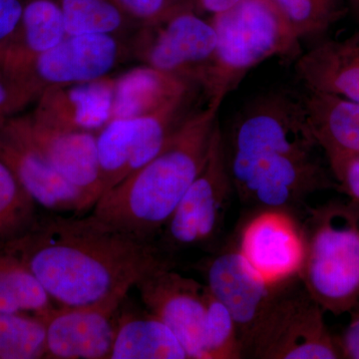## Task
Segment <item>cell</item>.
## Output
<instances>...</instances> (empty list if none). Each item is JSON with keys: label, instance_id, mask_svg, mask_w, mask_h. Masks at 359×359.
I'll return each instance as SVG.
<instances>
[{"label": "cell", "instance_id": "9a60e30c", "mask_svg": "<svg viewBox=\"0 0 359 359\" xmlns=\"http://www.w3.org/2000/svg\"><path fill=\"white\" fill-rule=\"evenodd\" d=\"M127 53L115 35H67L40 54L26 68L25 79L39 92L63 85L84 83L110 76Z\"/></svg>", "mask_w": 359, "mask_h": 359}, {"label": "cell", "instance_id": "7402d4cb", "mask_svg": "<svg viewBox=\"0 0 359 359\" xmlns=\"http://www.w3.org/2000/svg\"><path fill=\"white\" fill-rule=\"evenodd\" d=\"M66 36L57 0H25L20 32L6 52L4 63L9 70L23 75L35 57L53 48Z\"/></svg>", "mask_w": 359, "mask_h": 359}, {"label": "cell", "instance_id": "9c48e42d", "mask_svg": "<svg viewBox=\"0 0 359 359\" xmlns=\"http://www.w3.org/2000/svg\"><path fill=\"white\" fill-rule=\"evenodd\" d=\"M233 191L257 209L294 210L318 191L337 188L316 155L228 159Z\"/></svg>", "mask_w": 359, "mask_h": 359}, {"label": "cell", "instance_id": "836d02e7", "mask_svg": "<svg viewBox=\"0 0 359 359\" xmlns=\"http://www.w3.org/2000/svg\"><path fill=\"white\" fill-rule=\"evenodd\" d=\"M351 320L341 334L337 335L342 358L359 359V304L349 311Z\"/></svg>", "mask_w": 359, "mask_h": 359}, {"label": "cell", "instance_id": "8fae6325", "mask_svg": "<svg viewBox=\"0 0 359 359\" xmlns=\"http://www.w3.org/2000/svg\"><path fill=\"white\" fill-rule=\"evenodd\" d=\"M241 256L269 287L302 280L306 259L304 224L285 209H257L238 233Z\"/></svg>", "mask_w": 359, "mask_h": 359}, {"label": "cell", "instance_id": "44dd1931", "mask_svg": "<svg viewBox=\"0 0 359 359\" xmlns=\"http://www.w3.org/2000/svg\"><path fill=\"white\" fill-rule=\"evenodd\" d=\"M302 101L309 128L325 157L359 155V103L309 91Z\"/></svg>", "mask_w": 359, "mask_h": 359}, {"label": "cell", "instance_id": "484cf974", "mask_svg": "<svg viewBox=\"0 0 359 359\" xmlns=\"http://www.w3.org/2000/svg\"><path fill=\"white\" fill-rule=\"evenodd\" d=\"M40 215L39 205L0 157V249L27 235Z\"/></svg>", "mask_w": 359, "mask_h": 359}, {"label": "cell", "instance_id": "277c9868", "mask_svg": "<svg viewBox=\"0 0 359 359\" xmlns=\"http://www.w3.org/2000/svg\"><path fill=\"white\" fill-rule=\"evenodd\" d=\"M304 229V287L325 313H349L359 304V208L330 201L309 209Z\"/></svg>", "mask_w": 359, "mask_h": 359}, {"label": "cell", "instance_id": "603a6c76", "mask_svg": "<svg viewBox=\"0 0 359 359\" xmlns=\"http://www.w3.org/2000/svg\"><path fill=\"white\" fill-rule=\"evenodd\" d=\"M109 359H189L172 330L157 316L117 314V330Z\"/></svg>", "mask_w": 359, "mask_h": 359}, {"label": "cell", "instance_id": "3957f363", "mask_svg": "<svg viewBox=\"0 0 359 359\" xmlns=\"http://www.w3.org/2000/svg\"><path fill=\"white\" fill-rule=\"evenodd\" d=\"M210 20L216 32V50L201 86L209 104L222 105L264 61L301 55V40L273 0H244Z\"/></svg>", "mask_w": 359, "mask_h": 359}, {"label": "cell", "instance_id": "d590c367", "mask_svg": "<svg viewBox=\"0 0 359 359\" xmlns=\"http://www.w3.org/2000/svg\"><path fill=\"white\" fill-rule=\"evenodd\" d=\"M349 6L351 7V11L359 18V0H348Z\"/></svg>", "mask_w": 359, "mask_h": 359}, {"label": "cell", "instance_id": "ffe728a7", "mask_svg": "<svg viewBox=\"0 0 359 359\" xmlns=\"http://www.w3.org/2000/svg\"><path fill=\"white\" fill-rule=\"evenodd\" d=\"M196 84L148 65L115 78L112 119L151 114L191 93Z\"/></svg>", "mask_w": 359, "mask_h": 359}, {"label": "cell", "instance_id": "30bf717a", "mask_svg": "<svg viewBox=\"0 0 359 359\" xmlns=\"http://www.w3.org/2000/svg\"><path fill=\"white\" fill-rule=\"evenodd\" d=\"M211 20L186 8L137 30L135 55L142 63L202 86L216 50Z\"/></svg>", "mask_w": 359, "mask_h": 359}, {"label": "cell", "instance_id": "6da1fadb", "mask_svg": "<svg viewBox=\"0 0 359 359\" xmlns=\"http://www.w3.org/2000/svg\"><path fill=\"white\" fill-rule=\"evenodd\" d=\"M4 249L25 264L52 301L66 308L118 311L149 271L174 266L157 243L134 237L93 212L41 214L27 235Z\"/></svg>", "mask_w": 359, "mask_h": 359}, {"label": "cell", "instance_id": "e575fe53", "mask_svg": "<svg viewBox=\"0 0 359 359\" xmlns=\"http://www.w3.org/2000/svg\"><path fill=\"white\" fill-rule=\"evenodd\" d=\"M190 1L196 13L210 14L212 18L233 8L244 0H190Z\"/></svg>", "mask_w": 359, "mask_h": 359}, {"label": "cell", "instance_id": "f546056e", "mask_svg": "<svg viewBox=\"0 0 359 359\" xmlns=\"http://www.w3.org/2000/svg\"><path fill=\"white\" fill-rule=\"evenodd\" d=\"M114 1L141 27L161 22L183 9L192 8L190 0H114Z\"/></svg>", "mask_w": 359, "mask_h": 359}, {"label": "cell", "instance_id": "2e32d148", "mask_svg": "<svg viewBox=\"0 0 359 359\" xmlns=\"http://www.w3.org/2000/svg\"><path fill=\"white\" fill-rule=\"evenodd\" d=\"M118 311L55 306L43 316L45 358L109 359L117 330Z\"/></svg>", "mask_w": 359, "mask_h": 359}, {"label": "cell", "instance_id": "7c38bea8", "mask_svg": "<svg viewBox=\"0 0 359 359\" xmlns=\"http://www.w3.org/2000/svg\"><path fill=\"white\" fill-rule=\"evenodd\" d=\"M198 269L205 287L230 311L237 323L245 358L280 287L266 285L241 256L235 243L205 259Z\"/></svg>", "mask_w": 359, "mask_h": 359}, {"label": "cell", "instance_id": "4fadbf2b", "mask_svg": "<svg viewBox=\"0 0 359 359\" xmlns=\"http://www.w3.org/2000/svg\"><path fill=\"white\" fill-rule=\"evenodd\" d=\"M0 130L34 151L96 204L101 197L97 134L53 128L32 115L13 116Z\"/></svg>", "mask_w": 359, "mask_h": 359}, {"label": "cell", "instance_id": "e0dca14e", "mask_svg": "<svg viewBox=\"0 0 359 359\" xmlns=\"http://www.w3.org/2000/svg\"><path fill=\"white\" fill-rule=\"evenodd\" d=\"M115 78L45 89L32 113L53 128L98 134L112 120Z\"/></svg>", "mask_w": 359, "mask_h": 359}, {"label": "cell", "instance_id": "5bb4252c", "mask_svg": "<svg viewBox=\"0 0 359 359\" xmlns=\"http://www.w3.org/2000/svg\"><path fill=\"white\" fill-rule=\"evenodd\" d=\"M135 287L147 311L176 335L189 359H204L205 285L165 266L149 271Z\"/></svg>", "mask_w": 359, "mask_h": 359}, {"label": "cell", "instance_id": "4316f807", "mask_svg": "<svg viewBox=\"0 0 359 359\" xmlns=\"http://www.w3.org/2000/svg\"><path fill=\"white\" fill-rule=\"evenodd\" d=\"M43 318L27 313H0V359L45 358Z\"/></svg>", "mask_w": 359, "mask_h": 359}, {"label": "cell", "instance_id": "52a82bcc", "mask_svg": "<svg viewBox=\"0 0 359 359\" xmlns=\"http://www.w3.org/2000/svg\"><path fill=\"white\" fill-rule=\"evenodd\" d=\"M233 191L219 121L204 166L160 233L157 244L163 252L172 257L179 250L212 244L223 228Z\"/></svg>", "mask_w": 359, "mask_h": 359}, {"label": "cell", "instance_id": "ac0fdd59", "mask_svg": "<svg viewBox=\"0 0 359 359\" xmlns=\"http://www.w3.org/2000/svg\"><path fill=\"white\" fill-rule=\"evenodd\" d=\"M0 157L23 188L46 211L84 215L93 209L91 198L58 173L39 154L0 130Z\"/></svg>", "mask_w": 359, "mask_h": 359}, {"label": "cell", "instance_id": "5b68a950", "mask_svg": "<svg viewBox=\"0 0 359 359\" xmlns=\"http://www.w3.org/2000/svg\"><path fill=\"white\" fill-rule=\"evenodd\" d=\"M325 313L302 280L280 287L245 358H342Z\"/></svg>", "mask_w": 359, "mask_h": 359}, {"label": "cell", "instance_id": "d6a6232c", "mask_svg": "<svg viewBox=\"0 0 359 359\" xmlns=\"http://www.w3.org/2000/svg\"><path fill=\"white\" fill-rule=\"evenodd\" d=\"M23 4L25 0H0V61L18 37Z\"/></svg>", "mask_w": 359, "mask_h": 359}, {"label": "cell", "instance_id": "7a4b0ae2", "mask_svg": "<svg viewBox=\"0 0 359 359\" xmlns=\"http://www.w3.org/2000/svg\"><path fill=\"white\" fill-rule=\"evenodd\" d=\"M219 107L208 103L193 112L159 155L101 196L92 212L134 237L157 243L204 166Z\"/></svg>", "mask_w": 359, "mask_h": 359}, {"label": "cell", "instance_id": "4dcf8cb0", "mask_svg": "<svg viewBox=\"0 0 359 359\" xmlns=\"http://www.w3.org/2000/svg\"><path fill=\"white\" fill-rule=\"evenodd\" d=\"M39 97V94L26 80L0 65V126Z\"/></svg>", "mask_w": 359, "mask_h": 359}, {"label": "cell", "instance_id": "d4e9b609", "mask_svg": "<svg viewBox=\"0 0 359 359\" xmlns=\"http://www.w3.org/2000/svg\"><path fill=\"white\" fill-rule=\"evenodd\" d=\"M67 35L105 34L120 36L138 30L132 20L114 0H57Z\"/></svg>", "mask_w": 359, "mask_h": 359}, {"label": "cell", "instance_id": "f1b7e54d", "mask_svg": "<svg viewBox=\"0 0 359 359\" xmlns=\"http://www.w3.org/2000/svg\"><path fill=\"white\" fill-rule=\"evenodd\" d=\"M238 358H243V353L237 323L230 311L208 290L204 359Z\"/></svg>", "mask_w": 359, "mask_h": 359}, {"label": "cell", "instance_id": "cb8c5ba5", "mask_svg": "<svg viewBox=\"0 0 359 359\" xmlns=\"http://www.w3.org/2000/svg\"><path fill=\"white\" fill-rule=\"evenodd\" d=\"M53 308L55 302L25 264L0 249V313L43 316Z\"/></svg>", "mask_w": 359, "mask_h": 359}, {"label": "cell", "instance_id": "ba28073f", "mask_svg": "<svg viewBox=\"0 0 359 359\" xmlns=\"http://www.w3.org/2000/svg\"><path fill=\"white\" fill-rule=\"evenodd\" d=\"M191 93L151 114L112 119L97 134L101 196L159 155L191 114Z\"/></svg>", "mask_w": 359, "mask_h": 359}, {"label": "cell", "instance_id": "d6986e66", "mask_svg": "<svg viewBox=\"0 0 359 359\" xmlns=\"http://www.w3.org/2000/svg\"><path fill=\"white\" fill-rule=\"evenodd\" d=\"M294 68L309 92L359 103V32L314 45L297 58Z\"/></svg>", "mask_w": 359, "mask_h": 359}, {"label": "cell", "instance_id": "83f0119b", "mask_svg": "<svg viewBox=\"0 0 359 359\" xmlns=\"http://www.w3.org/2000/svg\"><path fill=\"white\" fill-rule=\"evenodd\" d=\"M283 18L302 39H318L341 18L339 0H273Z\"/></svg>", "mask_w": 359, "mask_h": 359}, {"label": "cell", "instance_id": "1f68e13d", "mask_svg": "<svg viewBox=\"0 0 359 359\" xmlns=\"http://www.w3.org/2000/svg\"><path fill=\"white\" fill-rule=\"evenodd\" d=\"M327 159L337 190L359 208V155L328 156Z\"/></svg>", "mask_w": 359, "mask_h": 359}, {"label": "cell", "instance_id": "8992f818", "mask_svg": "<svg viewBox=\"0 0 359 359\" xmlns=\"http://www.w3.org/2000/svg\"><path fill=\"white\" fill-rule=\"evenodd\" d=\"M226 141L228 159L314 154L318 147L304 101L287 91L268 92L245 106Z\"/></svg>", "mask_w": 359, "mask_h": 359}]
</instances>
